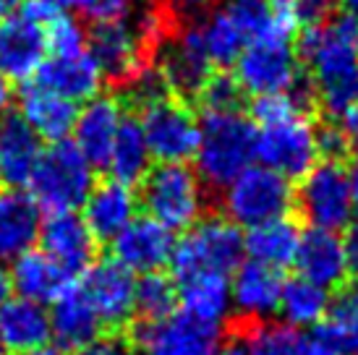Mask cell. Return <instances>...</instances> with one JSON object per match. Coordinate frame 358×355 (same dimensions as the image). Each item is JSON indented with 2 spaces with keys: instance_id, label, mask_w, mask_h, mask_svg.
Here are the masks:
<instances>
[{
  "instance_id": "43",
  "label": "cell",
  "mask_w": 358,
  "mask_h": 355,
  "mask_svg": "<svg viewBox=\"0 0 358 355\" xmlns=\"http://www.w3.org/2000/svg\"><path fill=\"white\" fill-rule=\"evenodd\" d=\"M76 355H134V350H131V345L123 337L102 335V337H97L94 342L76 350Z\"/></svg>"
},
{
  "instance_id": "17",
  "label": "cell",
  "mask_w": 358,
  "mask_h": 355,
  "mask_svg": "<svg viewBox=\"0 0 358 355\" xmlns=\"http://www.w3.org/2000/svg\"><path fill=\"white\" fill-rule=\"evenodd\" d=\"M37 243L40 251H45L71 275L84 272L97 254V238L92 236L84 217L76 212H52L42 217Z\"/></svg>"
},
{
  "instance_id": "20",
  "label": "cell",
  "mask_w": 358,
  "mask_h": 355,
  "mask_svg": "<svg viewBox=\"0 0 358 355\" xmlns=\"http://www.w3.org/2000/svg\"><path fill=\"white\" fill-rule=\"evenodd\" d=\"M136 209H139V196L134 186L110 178L105 183L92 186L90 196L81 204V217L97 240H113L136 217Z\"/></svg>"
},
{
  "instance_id": "10",
  "label": "cell",
  "mask_w": 358,
  "mask_h": 355,
  "mask_svg": "<svg viewBox=\"0 0 358 355\" xmlns=\"http://www.w3.org/2000/svg\"><path fill=\"white\" fill-rule=\"evenodd\" d=\"M141 133L147 138L152 159L157 162H189L199 138V120L183 99L173 94L141 105Z\"/></svg>"
},
{
  "instance_id": "46",
  "label": "cell",
  "mask_w": 358,
  "mask_h": 355,
  "mask_svg": "<svg viewBox=\"0 0 358 355\" xmlns=\"http://www.w3.org/2000/svg\"><path fill=\"white\" fill-rule=\"evenodd\" d=\"M343 240V251H345V264H348V275L358 277V222H350L345 227Z\"/></svg>"
},
{
  "instance_id": "42",
  "label": "cell",
  "mask_w": 358,
  "mask_h": 355,
  "mask_svg": "<svg viewBox=\"0 0 358 355\" xmlns=\"http://www.w3.org/2000/svg\"><path fill=\"white\" fill-rule=\"evenodd\" d=\"M299 8V21L306 27H319L335 13L338 0H296Z\"/></svg>"
},
{
  "instance_id": "44",
  "label": "cell",
  "mask_w": 358,
  "mask_h": 355,
  "mask_svg": "<svg viewBox=\"0 0 358 355\" xmlns=\"http://www.w3.org/2000/svg\"><path fill=\"white\" fill-rule=\"evenodd\" d=\"M155 3H159L162 8H168L173 16H194V13H204V10L215 8V6H220L222 0H155Z\"/></svg>"
},
{
  "instance_id": "24",
  "label": "cell",
  "mask_w": 358,
  "mask_h": 355,
  "mask_svg": "<svg viewBox=\"0 0 358 355\" xmlns=\"http://www.w3.org/2000/svg\"><path fill=\"white\" fill-rule=\"evenodd\" d=\"M34 81L40 87L60 94V97L71 99L73 105H79V102H87L94 94H100V87L105 79H102L97 63L92 60L90 50H84L76 55H50V58H45Z\"/></svg>"
},
{
  "instance_id": "57",
  "label": "cell",
  "mask_w": 358,
  "mask_h": 355,
  "mask_svg": "<svg viewBox=\"0 0 358 355\" xmlns=\"http://www.w3.org/2000/svg\"><path fill=\"white\" fill-rule=\"evenodd\" d=\"M0 355H6V347H3V345H0Z\"/></svg>"
},
{
  "instance_id": "55",
  "label": "cell",
  "mask_w": 358,
  "mask_h": 355,
  "mask_svg": "<svg viewBox=\"0 0 358 355\" xmlns=\"http://www.w3.org/2000/svg\"><path fill=\"white\" fill-rule=\"evenodd\" d=\"M338 3L345 10H350V13H358V0H338Z\"/></svg>"
},
{
  "instance_id": "7",
  "label": "cell",
  "mask_w": 358,
  "mask_h": 355,
  "mask_svg": "<svg viewBox=\"0 0 358 355\" xmlns=\"http://www.w3.org/2000/svg\"><path fill=\"white\" fill-rule=\"evenodd\" d=\"M233 79L243 94H282L301 84L299 50L285 37H259L246 42L233 63Z\"/></svg>"
},
{
  "instance_id": "33",
  "label": "cell",
  "mask_w": 358,
  "mask_h": 355,
  "mask_svg": "<svg viewBox=\"0 0 358 355\" xmlns=\"http://www.w3.org/2000/svg\"><path fill=\"white\" fill-rule=\"evenodd\" d=\"M329 308V290L308 282L303 277H290L282 280L280 290L278 314L282 316V324L296 326V329H314L324 321Z\"/></svg>"
},
{
  "instance_id": "39",
  "label": "cell",
  "mask_w": 358,
  "mask_h": 355,
  "mask_svg": "<svg viewBox=\"0 0 358 355\" xmlns=\"http://www.w3.org/2000/svg\"><path fill=\"white\" fill-rule=\"evenodd\" d=\"M196 99L204 105V110H238L243 92H241L238 81L233 79V76L212 73Z\"/></svg>"
},
{
  "instance_id": "32",
  "label": "cell",
  "mask_w": 358,
  "mask_h": 355,
  "mask_svg": "<svg viewBox=\"0 0 358 355\" xmlns=\"http://www.w3.org/2000/svg\"><path fill=\"white\" fill-rule=\"evenodd\" d=\"M105 168L110 170L113 180L126 183V186H136V183H141V178L150 173L152 154L136 118L123 115L115 141H113L108 159H105Z\"/></svg>"
},
{
  "instance_id": "51",
  "label": "cell",
  "mask_w": 358,
  "mask_h": 355,
  "mask_svg": "<svg viewBox=\"0 0 358 355\" xmlns=\"http://www.w3.org/2000/svg\"><path fill=\"white\" fill-rule=\"evenodd\" d=\"M8 105H10V81L0 73V115L8 110Z\"/></svg>"
},
{
  "instance_id": "38",
  "label": "cell",
  "mask_w": 358,
  "mask_h": 355,
  "mask_svg": "<svg viewBox=\"0 0 358 355\" xmlns=\"http://www.w3.org/2000/svg\"><path fill=\"white\" fill-rule=\"evenodd\" d=\"M45 37L48 50L52 55H76L87 50V29L79 19L58 10L48 24H45Z\"/></svg>"
},
{
  "instance_id": "26",
  "label": "cell",
  "mask_w": 358,
  "mask_h": 355,
  "mask_svg": "<svg viewBox=\"0 0 358 355\" xmlns=\"http://www.w3.org/2000/svg\"><path fill=\"white\" fill-rule=\"evenodd\" d=\"M10 287L13 293H19V298L34 300L48 306L58 296H63L73 282H71V272H66L58 261H52L45 251L31 248L24 256L10 261Z\"/></svg>"
},
{
  "instance_id": "2",
  "label": "cell",
  "mask_w": 358,
  "mask_h": 355,
  "mask_svg": "<svg viewBox=\"0 0 358 355\" xmlns=\"http://www.w3.org/2000/svg\"><path fill=\"white\" fill-rule=\"evenodd\" d=\"M194 170L209 188H225L257 159V126L241 110H204Z\"/></svg>"
},
{
  "instance_id": "13",
  "label": "cell",
  "mask_w": 358,
  "mask_h": 355,
  "mask_svg": "<svg viewBox=\"0 0 358 355\" xmlns=\"http://www.w3.org/2000/svg\"><path fill=\"white\" fill-rule=\"evenodd\" d=\"M79 287L105 326H123L131 321L136 275H131L129 269L120 266L115 259H105L97 264L92 261L84 269Z\"/></svg>"
},
{
  "instance_id": "11",
  "label": "cell",
  "mask_w": 358,
  "mask_h": 355,
  "mask_svg": "<svg viewBox=\"0 0 358 355\" xmlns=\"http://www.w3.org/2000/svg\"><path fill=\"white\" fill-rule=\"evenodd\" d=\"M87 50L97 63L102 79L115 87H129L141 71L155 66V58L141 45L131 16L92 24L87 31Z\"/></svg>"
},
{
  "instance_id": "19",
  "label": "cell",
  "mask_w": 358,
  "mask_h": 355,
  "mask_svg": "<svg viewBox=\"0 0 358 355\" xmlns=\"http://www.w3.org/2000/svg\"><path fill=\"white\" fill-rule=\"evenodd\" d=\"M293 266H296V275L324 290L345 285V277H348L340 236L329 230H317V227H308L306 233H301Z\"/></svg>"
},
{
  "instance_id": "25",
  "label": "cell",
  "mask_w": 358,
  "mask_h": 355,
  "mask_svg": "<svg viewBox=\"0 0 358 355\" xmlns=\"http://www.w3.org/2000/svg\"><path fill=\"white\" fill-rule=\"evenodd\" d=\"M48 314H50V335L63 353L66 350L76 353L84 345L94 342L97 337H102V329H105L97 311L81 293V287L73 285L52 300V311Z\"/></svg>"
},
{
  "instance_id": "28",
  "label": "cell",
  "mask_w": 358,
  "mask_h": 355,
  "mask_svg": "<svg viewBox=\"0 0 358 355\" xmlns=\"http://www.w3.org/2000/svg\"><path fill=\"white\" fill-rule=\"evenodd\" d=\"M42 141L21 120L19 113L0 115V173L10 186H27L31 170L42 154Z\"/></svg>"
},
{
  "instance_id": "15",
  "label": "cell",
  "mask_w": 358,
  "mask_h": 355,
  "mask_svg": "<svg viewBox=\"0 0 358 355\" xmlns=\"http://www.w3.org/2000/svg\"><path fill=\"white\" fill-rule=\"evenodd\" d=\"M282 277L280 269L259 261H241L230 275V311H236L246 326L269 321L278 314Z\"/></svg>"
},
{
  "instance_id": "41",
  "label": "cell",
  "mask_w": 358,
  "mask_h": 355,
  "mask_svg": "<svg viewBox=\"0 0 358 355\" xmlns=\"http://www.w3.org/2000/svg\"><path fill=\"white\" fill-rule=\"evenodd\" d=\"M269 8H272V27H275V34L290 40V37L296 34V29L301 27L296 0H269Z\"/></svg>"
},
{
  "instance_id": "50",
  "label": "cell",
  "mask_w": 358,
  "mask_h": 355,
  "mask_svg": "<svg viewBox=\"0 0 358 355\" xmlns=\"http://www.w3.org/2000/svg\"><path fill=\"white\" fill-rule=\"evenodd\" d=\"M348 180H350V196H353V209L358 212V157L348 170Z\"/></svg>"
},
{
  "instance_id": "8",
  "label": "cell",
  "mask_w": 358,
  "mask_h": 355,
  "mask_svg": "<svg viewBox=\"0 0 358 355\" xmlns=\"http://www.w3.org/2000/svg\"><path fill=\"white\" fill-rule=\"evenodd\" d=\"M296 209L308 227L340 233L353 222V196H350L348 170L335 159L317 162L301 178L296 188Z\"/></svg>"
},
{
  "instance_id": "47",
  "label": "cell",
  "mask_w": 358,
  "mask_h": 355,
  "mask_svg": "<svg viewBox=\"0 0 358 355\" xmlns=\"http://www.w3.org/2000/svg\"><path fill=\"white\" fill-rule=\"evenodd\" d=\"M340 126H343V131L348 133V141H350V147L358 149V110L356 108H350L343 118H340Z\"/></svg>"
},
{
  "instance_id": "22",
  "label": "cell",
  "mask_w": 358,
  "mask_h": 355,
  "mask_svg": "<svg viewBox=\"0 0 358 355\" xmlns=\"http://www.w3.org/2000/svg\"><path fill=\"white\" fill-rule=\"evenodd\" d=\"M42 227V209L21 188L0 191V264L34 248Z\"/></svg>"
},
{
  "instance_id": "48",
  "label": "cell",
  "mask_w": 358,
  "mask_h": 355,
  "mask_svg": "<svg viewBox=\"0 0 358 355\" xmlns=\"http://www.w3.org/2000/svg\"><path fill=\"white\" fill-rule=\"evenodd\" d=\"M209 355H249V350L243 340H228V342H217Z\"/></svg>"
},
{
  "instance_id": "16",
  "label": "cell",
  "mask_w": 358,
  "mask_h": 355,
  "mask_svg": "<svg viewBox=\"0 0 358 355\" xmlns=\"http://www.w3.org/2000/svg\"><path fill=\"white\" fill-rule=\"evenodd\" d=\"M220 342V326L180 314L139 326V355H209Z\"/></svg>"
},
{
  "instance_id": "36",
  "label": "cell",
  "mask_w": 358,
  "mask_h": 355,
  "mask_svg": "<svg viewBox=\"0 0 358 355\" xmlns=\"http://www.w3.org/2000/svg\"><path fill=\"white\" fill-rule=\"evenodd\" d=\"M243 342L249 355H306V332L275 321L246 326Z\"/></svg>"
},
{
  "instance_id": "30",
  "label": "cell",
  "mask_w": 358,
  "mask_h": 355,
  "mask_svg": "<svg viewBox=\"0 0 358 355\" xmlns=\"http://www.w3.org/2000/svg\"><path fill=\"white\" fill-rule=\"evenodd\" d=\"M189 27L212 68H230L249 42L246 34L238 29V24L222 10V6L204 10L201 19Z\"/></svg>"
},
{
  "instance_id": "23",
  "label": "cell",
  "mask_w": 358,
  "mask_h": 355,
  "mask_svg": "<svg viewBox=\"0 0 358 355\" xmlns=\"http://www.w3.org/2000/svg\"><path fill=\"white\" fill-rule=\"evenodd\" d=\"M76 110L79 108L71 99L40 87L37 81H27L19 94L21 120L40 136V141H48V144L71 136L76 123Z\"/></svg>"
},
{
  "instance_id": "34",
  "label": "cell",
  "mask_w": 358,
  "mask_h": 355,
  "mask_svg": "<svg viewBox=\"0 0 358 355\" xmlns=\"http://www.w3.org/2000/svg\"><path fill=\"white\" fill-rule=\"evenodd\" d=\"M178 290L176 280L165 272H150L136 280L134 290V316H141V324L162 321L176 314Z\"/></svg>"
},
{
  "instance_id": "29",
  "label": "cell",
  "mask_w": 358,
  "mask_h": 355,
  "mask_svg": "<svg viewBox=\"0 0 358 355\" xmlns=\"http://www.w3.org/2000/svg\"><path fill=\"white\" fill-rule=\"evenodd\" d=\"M178 303L183 314L220 326L230 314V277L225 275H194L176 280Z\"/></svg>"
},
{
  "instance_id": "54",
  "label": "cell",
  "mask_w": 358,
  "mask_h": 355,
  "mask_svg": "<svg viewBox=\"0 0 358 355\" xmlns=\"http://www.w3.org/2000/svg\"><path fill=\"white\" fill-rule=\"evenodd\" d=\"M21 3H24V0H0V19L13 13V10H19Z\"/></svg>"
},
{
  "instance_id": "14",
  "label": "cell",
  "mask_w": 358,
  "mask_h": 355,
  "mask_svg": "<svg viewBox=\"0 0 358 355\" xmlns=\"http://www.w3.org/2000/svg\"><path fill=\"white\" fill-rule=\"evenodd\" d=\"M113 259L126 266L131 275L162 272L170 264L176 238L165 225L152 217H134L118 236L110 240Z\"/></svg>"
},
{
  "instance_id": "1",
  "label": "cell",
  "mask_w": 358,
  "mask_h": 355,
  "mask_svg": "<svg viewBox=\"0 0 358 355\" xmlns=\"http://www.w3.org/2000/svg\"><path fill=\"white\" fill-rule=\"evenodd\" d=\"M296 50L311 73L314 102L343 118L358 97V13H332L324 24L306 27Z\"/></svg>"
},
{
  "instance_id": "35",
  "label": "cell",
  "mask_w": 358,
  "mask_h": 355,
  "mask_svg": "<svg viewBox=\"0 0 358 355\" xmlns=\"http://www.w3.org/2000/svg\"><path fill=\"white\" fill-rule=\"evenodd\" d=\"M322 324V329L343 347V353L358 355V280L338 287L335 298H329Z\"/></svg>"
},
{
  "instance_id": "58",
  "label": "cell",
  "mask_w": 358,
  "mask_h": 355,
  "mask_svg": "<svg viewBox=\"0 0 358 355\" xmlns=\"http://www.w3.org/2000/svg\"><path fill=\"white\" fill-rule=\"evenodd\" d=\"M0 183H3V173H0Z\"/></svg>"
},
{
  "instance_id": "18",
  "label": "cell",
  "mask_w": 358,
  "mask_h": 355,
  "mask_svg": "<svg viewBox=\"0 0 358 355\" xmlns=\"http://www.w3.org/2000/svg\"><path fill=\"white\" fill-rule=\"evenodd\" d=\"M159 76L173 97L196 99L215 68L204 58L199 42L194 37L191 27H178V31L170 37V42L159 52Z\"/></svg>"
},
{
  "instance_id": "27",
  "label": "cell",
  "mask_w": 358,
  "mask_h": 355,
  "mask_svg": "<svg viewBox=\"0 0 358 355\" xmlns=\"http://www.w3.org/2000/svg\"><path fill=\"white\" fill-rule=\"evenodd\" d=\"M50 340V314L42 303L10 296L0 306V345L6 347V353H24L48 345Z\"/></svg>"
},
{
  "instance_id": "49",
  "label": "cell",
  "mask_w": 358,
  "mask_h": 355,
  "mask_svg": "<svg viewBox=\"0 0 358 355\" xmlns=\"http://www.w3.org/2000/svg\"><path fill=\"white\" fill-rule=\"evenodd\" d=\"M10 296H13V287H10V275H8V269L0 264V306H3Z\"/></svg>"
},
{
  "instance_id": "53",
  "label": "cell",
  "mask_w": 358,
  "mask_h": 355,
  "mask_svg": "<svg viewBox=\"0 0 358 355\" xmlns=\"http://www.w3.org/2000/svg\"><path fill=\"white\" fill-rule=\"evenodd\" d=\"M34 3H40V6L52 8V10H66V8H73V6H76V0H34Z\"/></svg>"
},
{
  "instance_id": "6",
  "label": "cell",
  "mask_w": 358,
  "mask_h": 355,
  "mask_svg": "<svg viewBox=\"0 0 358 355\" xmlns=\"http://www.w3.org/2000/svg\"><path fill=\"white\" fill-rule=\"evenodd\" d=\"M220 191L225 219L246 230L288 217L290 209L296 207V188L290 186V180L264 165H249Z\"/></svg>"
},
{
  "instance_id": "12",
  "label": "cell",
  "mask_w": 358,
  "mask_h": 355,
  "mask_svg": "<svg viewBox=\"0 0 358 355\" xmlns=\"http://www.w3.org/2000/svg\"><path fill=\"white\" fill-rule=\"evenodd\" d=\"M48 58L45 24L27 10H13L0 19V73L8 81L27 84Z\"/></svg>"
},
{
  "instance_id": "45",
  "label": "cell",
  "mask_w": 358,
  "mask_h": 355,
  "mask_svg": "<svg viewBox=\"0 0 358 355\" xmlns=\"http://www.w3.org/2000/svg\"><path fill=\"white\" fill-rule=\"evenodd\" d=\"M306 355H345V353H343V347L324 329H317V332H308L306 335Z\"/></svg>"
},
{
  "instance_id": "31",
  "label": "cell",
  "mask_w": 358,
  "mask_h": 355,
  "mask_svg": "<svg viewBox=\"0 0 358 355\" xmlns=\"http://www.w3.org/2000/svg\"><path fill=\"white\" fill-rule=\"evenodd\" d=\"M299 243V225L288 217H280L264 222V225L249 227V233L243 236V254H249L251 261H259L264 266L285 269L293 264Z\"/></svg>"
},
{
  "instance_id": "5",
  "label": "cell",
  "mask_w": 358,
  "mask_h": 355,
  "mask_svg": "<svg viewBox=\"0 0 358 355\" xmlns=\"http://www.w3.org/2000/svg\"><path fill=\"white\" fill-rule=\"evenodd\" d=\"M241 261H243L241 227L225 217H201L176 243L168 266L173 269L176 280H186L194 275L230 277Z\"/></svg>"
},
{
  "instance_id": "3",
  "label": "cell",
  "mask_w": 358,
  "mask_h": 355,
  "mask_svg": "<svg viewBox=\"0 0 358 355\" xmlns=\"http://www.w3.org/2000/svg\"><path fill=\"white\" fill-rule=\"evenodd\" d=\"M94 186V165L79 147L63 138L42 149L37 165L27 180V194L45 212H76Z\"/></svg>"
},
{
  "instance_id": "40",
  "label": "cell",
  "mask_w": 358,
  "mask_h": 355,
  "mask_svg": "<svg viewBox=\"0 0 358 355\" xmlns=\"http://www.w3.org/2000/svg\"><path fill=\"white\" fill-rule=\"evenodd\" d=\"M317 141H319V157L335 159V162H340V157L348 154V149H350L348 133H345L343 126H338V123H329L324 129H319Z\"/></svg>"
},
{
  "instance_id": "37",
  "label": "cell",
  "mask_w": 358,
  "mask_h": 355,
  "mask_svg": "<svg viewBox=\"0 0 358 355\" xmlns=\"http://www.w3.org/2000/svg\"><path fill=\"white\" fill-rule=\"evenodd\" d=\"M222 10L238 24V29L246 34L249 42L259 37H280L272 27L269 0H222Z\"/></svg>"
},
{
  "instance_id": "21",
  "label": "cell",
  "mask_w": 358,
  "mask_h": 355,
  "mask_svg": "<svg viewBox=\"0 0 358 355\" xmlns=\"http://www.w3.org/2000/svg\"><path fill=\"white\" fill-rule=\"evenodd\" d=\"M120 120H123V108L110 94H94L84 102V108L76 110V123H73L71 136L92 165H105L108 152L120 129Z\"/></svg>"
},
{
  "instance_id": "4",
  "label": "cell",
  "mask_w": 358,
  "mask_h": 355,
  "mask_svg": "<svg viewBox=\"0 0 358 355\" xmlns=\"http://www.w3.org/2000/svg\"><path fill=\"white\" fill-rule=\"evenodd\" d=\"M139 204L147 217L165 225L170 233L189 230L204 217L207 186L186 162H159L141 178Z\"/></svg>"
},
{
  "instance_id": "56",
  "label": "cell",
  "mask_w": 358,
  "mask_h": 355,
  "mask_svg": "<svg viewBox=\"0 0 358 355\" xmlns=\"http://www.w3.org/2000/svg\"><path fill=\"white\" fill-rule=\"evenodd\" d=\"M87 3H90V0H76V8H84Z\"/></svg>"
},
{
  "instance_id": "9",
  "label": "cell",
  "mask_w": 358,
  "mask_h": 355,
  "mask_svg": "<svg viewBox=\"0 0 358 355\" xmlns=\"http://www.w3.org/2000/svg\"><path fill=\"white\" fill-rule=\"evenodd\" d=\"M317 126L306 113H296L282 120L257 129L259 165L275 170L288 180L303 178L319 162Z\"/></svg>"
},
{
  "instance_id": "52",
  "label": "cell",
  "mask_w": 358,
  "mask_h": 355,
  "mask_svg": "<svg viewBox=\"0 0 358 355\" xmlns=\"http://www.w3.org/2000/svg\"><path fill=\"white\" fill-rule=\"evenodd\" d=\"M16 355H66L60 350L58 345H40V347H31V350H24V353H16Z\"/></svg>"
}]
</instances>
